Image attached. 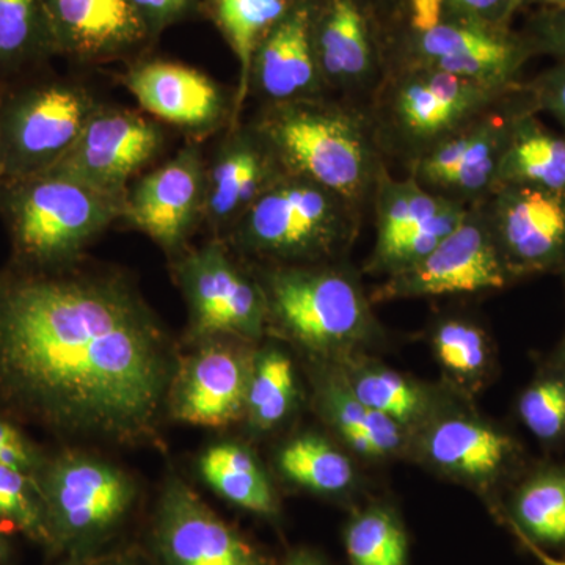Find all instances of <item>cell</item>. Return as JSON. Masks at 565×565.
Returning a JSON list of instances; mask_svg holds the SVG:
<instances>
[{
    "label": "cell",
    "instance_id": "50",
    "mask_svg": "<svg viewBox=\"0 0 565 565\" xmlns=\"http://www.w3.org/2000/svg\"><path fill=\"white\" fill-rule=\"evenodd\" d=\"M85 561L74 559V557H65L61 564L57 565H85Z\"/></svg>",
    "mask_w": 565,
    "mask_h": 565
},
{
    "label": "cell",
    "instance_id": "49",
    "mask_svg": "<svg viewBox=\"0 0 565 565\" xmlns=\"http://www.w3.org/2000/svg\"><path fill=\"white\" fill-rule=\"evenodd\" d=\"M96 565H134V564L129 563V561L121 559V557H117V559L104 561V563L96 564Z\"/></svg>",
    "mask_w": 565,
    "mask_h": 565
},
{
    "label": "cell",
    "instance_id": "20",
    "mask_svg": "<svg viewBox=\"0 0 565 565\" xmlns=\"http://www.w3.org/2000/svg\"><path fill=\"white\" fill-rule=\"evenodd\" d=\"M282 173L280 162L250 122L226 129L206 161L203 223L214 237H225Z\"/></svg>",
    "mask_w": 565,
    "mask_h": 565
},
{
    "label": "cell",
    "instance_id": "8",
    "mask_svg": "<svg viewBox=\"0 0 565 565\" xmlns=\"http://www.w3.org/2000/svg\"><path fill=\"white\" fill-rule=\"evenodd\" d=\"M267 321L313 351H337L362 340L370 307L362 289L341 270L313 264H275L256 277Z\"/></svg>",
    "mask_w": 565,
    "mask_h": 565
},
{
    "label": "cell",
    "instance_id": "33",
    "mask_svg": "<svg viewBox=\"0 0 565 565\" xmlns=\"http://www.w3.org/2000/svg\"><path fill=\"white\" fill-rule=\"evenodd\" d=\"M345 552L352 565H405L407 539L396 516L371 508L353 516L345 527Z\"/></svg>",
    "mask_w": 565,
    "mask_h": 565
},
{
    "label": "cell",
    "instance_id": "4",
    "mask_svg": "<svg viewBox=\"0 0 565 565\" xmlns=\"http://www.w3.org/2000/svg\"><path fill=\"white\" fill-rule=\"evenodd\" d=\"M515 87L493 88L401 61L375 88L373 109L367 115L382 152L403 159L408 169L424 152L484 114Z\"/></svg>",
    "mask_w": 565,
    "mask_h": 565
},
{
    "label": "cell",
    "instance_id": "10",
    "mask_svg": "<svg viewBox=\"0 0 565 565\" xmlns=\"http://www.w3.org/2000/svg\"><path fill=\"white\" fill-rule=\"evenodd\" d=\"M173 273L188 303L193 337L255 340L263 333L267 313L262 286L237 264L222 237L180 253Z\"/></svg>",
    "mask_w": 565,
    "mask_h": 565
},
{
    "label": "cell",
    "instance_id": "34",
    "mask_svg": "<svg viewBox=\"0 0 565 565\" xmlns=\"http://www.w3.org/2000/svg\"><path fill=\"white\" fill-rule=\"evenodd\" d=\"M0 523L51 552L50 526L35 476L0 465Z\"/></svg>",
    "mask_w": 565,
    "mask_h": 565
},
{
    "label": "cell",
    "instance_id": "5",
    "mask_svg": "<svg viewBox=\"0 0 565 565\" xmlns=\"http://www.w3.org/2000/svg\"><path fill=\"white\" fill-rule=\"evenodd\" d=\"M360 215L329 189L282 173L222 239L233 252L273 264H313L355 236Z\"/></svg>",
    "mask_w": 565,
    "mask_h": 565
},
{
    "label": "cell",
    "instance_id": "25",
    "mask_svg": "<svg viewBox=\"0 0 565 565\" xmlns=\"http://www.w3.org/2000/svg\"><path fill=\"white\" fill-rule=\"evenodd\" d=\"M57 55L44 0H0V90Z\"/></svg>",
    "mask_w": 565,
    "mask_h": 565
},
{
    "label": "cell",
    "instance_id": "14",
    "mask_svg": "<svg viewBox=\"0 0 565 565\" xmlns=\"http://www.w3.org/2000/svg\"><path fill=\"white\" fill-rule=\"evenodd\" d=\"M166 147V129L150 115L102 103L76 145L54 169L103 191L126 195L134 178Z\"/></svg>",
    "mask_w": 565,
    "mask_h": 565
},
{
    "label": "cell",
    "instance_id": "31",
    "mask_svg": "<svg viewBox=\"0 0 565 565\" xmlns=\"http://www.w3.org/2000/svg\"><path fill=\"white\" fill-rule=\"evenodd\" d=\"M296 375L291 360L278 349H267L253 362L245 415L258 430L273 429L291 411Z\"/></svg>",
    "mask_w": 565,
    "mask_h": 565
},
{
    "label": "cell",
    "instance_id": "18",
    "mask_svg": "<svg viewBox=\"0 0 565 565\" xmlns=\"http://www.w3.org/2000/svg\"><path fill=\"white\" fill-rule=\"evenodd\" d=\"M154 541L166 565H270L178 478L167 481L159 498Z\"/></svg>",
    "mask_w": 565,
    "mask_h": 565
},
{
    "label": "cell",
    "instance_id": "44",
    "mask_svg": "<svg viewBox=\"0 0 565 565\" xmlns=\"http://www.w3.org/2000/svg\"><path fill=\"white\" fill-rule=\"evenodd\" d=\"M515 535L516 539H519L520 544L525 546L527 552H530L531 555H533L535 559H537L542 565H565V557L552 556L548 552H546V550L541 548V546L533 544L531 541H527V539L523 537V535Z\"/></svg>",
    "mask_w": 565,
    "mask_h": 565
},
{
    "label": "cell",
    "instance_id": "11",
    "mask_svg": "<svg viewBox=\"0 0 565 565\" xmlns=\"http://www.w3.org/2000/svg\"><path fill=\"white\" fill-rule=\"evenodd\" d=\"M534 52L523 33L445 9L433 28L412 31L403 62L445 71L493 88L519 85Z\"/></svg>",
    "mask_w": 565,
    "mask_h": 565
},
{
    "label": "cell",
    "instance_id": "42",
    "mask_svg": "<svg viewBox=\"0 0 565 565\" xmlns=\"http://www.w3.org/2000/svg\"><path fill=\"white\" fill-rule=\"evenodd\" d=\"M446 10L492 24L509 25V0H445Z\"/></svg>",
    "mask_w": 565,
    "mask_h": 565
},
{
    "label": "cell",
    "instance_id": "22",
    "mask_svg": "<svg viewBox=\"0 0 565 565\" xmlns=\"http://www.w3.org/2000/svg\"><path fill=\"white\" fill-rule=\"evenodd\" d=\"M311 39L326 92H375L385 74L363 0H313Z\"/></svg>",
    "mask_w": 565,
    "mask_h": 565
},
{
    "label": "cell",
    "instance_id": "17",
    "mask_svg": "<svg viewBox=\"0 0 565 565\" xmlns=\"http://www.w3.org/2000/svg\"><path fill=\"white\" fill-rule=\"evenodd\" d=\"M122 85L145 114L192 139H203L232 126V96L207 74L184 63H136L122 76Z\"/></svg>",
    "mask_w": 565,
    "mask_h": 565
},
{
    "label": "cell",
    "instance_id": "16",
    "mask_svg": "<svg viewBox=\"0 0 565 565\" xmlns=\"http://www.w3.org/2000/svg\"><path fill=\"white\" fill-rule=\"evenodd\" d=\"M511 277L565 269V196L505 184L482 203Z\"/></svg>",
    "mask_w": 565,
    "mask_h": 565
},
{
    "label": "cell",
    "instance_id": "40",
    "mask_svg": "<svg viewBox=\"0 0 565 565\" xmlns=\"http://www.w3.org/2000/svg\"><path fill=\"white\" fill-rule=\"evenodd\" d=\"M525 84L535 111L555 118L565 132V62H557Z\"/></svg>",
    "mask_w": 565,
    "mask_h": 565
},
{
    "label": "cell",
    "instance_id": "12",
    "mask_svg": "<svg viewBox=\"0 0 565 565\" xmlns=\"http://www.w3.org/2000/svg\"><path fill=\"white\" fill-rule=\"evenodd\" d=\"M511 278L501 258L482 203L418 263L390 275L374 299L446 296L501 289Z\"/></svg>",
    "mask_w": 565,
    "mask_h": 565
},
{
    "label": "cell",
    "instance_id": "46",
    "mask_svg": "<svg viewBox=\"0 0 565 565\" xmlns=\"http://www.w3.org/2000/svg\"><path fill=\"white\" fill-rule=\"evenodd\" d=\"M11 556H13V553H11L10 542L7 541L6 535L0 531V565H9Z\"/></svg>",
    "mask_w": 565,
    "mask_h": 565
},
{
    "label": "cell",
    "instance_id": "36",
    "mask_svg": "<svg viewBox=\"0 0 565 565\" xmlns=\"http://www.w3.org/2000/svg\"><path fill=\"white\" fill-rule=\"evenodd\" d=\"M520 416L541 440H556L565 433V381L546 377L535 382L520 399Z\"/></svg>",
    "mask_w": 565,
    "mask_h": 565
},
{
    "label": "cell",
    "instance_id": "26",
    "mask_svg": "<svg viewBox=\"0 0 565 565\" xmlns=\"http://www.w3.org/2000/svg\"><path fill=\"white\" fill-rule=\"evenodd\" d=\"M294 2L296 0H206L211 20L228 43L239 66L232 126L239 125L244 104L250 95L252 58L256 46Z\"/></svg>",
    "mask_w": 565,
    "mask_h": 565
},
{
    "label": "cell",
    "instance_id": "7",
    "mask_svg": "<svg viewBox=\"0 0 565 565\" xmlns=\"http://www.w3.org/2000/svg\"><path fill=\"white\" fill-rule=\"evenodd\" d=\"M102 106L81 82L33 74L0 90L3 181L47 172L76 145Z\"/></svg>",
    "mask_w": 565,
    "mask_h": 565
},
{
    "label": "cell",
    "instance_id": "48",
    "mask_svg": "<svg viewBox=\"0 0 565 565\" xmlns=\"http://www.w3.org/2000/svg\"><path fill=\"white\" fill-rule=\"evenodd\" d=\"M546 9H565V0H539Z\"/></svg>",
    "mask_w": 565,
    "mask_h": 565
},
{
    "label": "cell",
    "instance_id": "1",
    "mask_svg": "<svg viewBox=\"0 0 565 565\" xmlns=\"http://www.w3.org/2000/svg\"><path fill=\"white\" fill-rule=\"evenodd\" d=\"M178 364L125 274L81 262L0 270V408L52 433L136 445L154 434Z\"/></svg>",
    "mask_w": 565,
    "mask_h": 565
},
{
    "label": "cell",
    "instance_id": "51",
    "mask_svg": "<svg viewBox=\"0 0 565 565\" xmlns=\"http://www.w3.org/2000/svg\"><path fill=\"white\" fill-rule=\"evenodd\" d=\"M3 181V173H2V167H0V182Z\"/></svg>",
    "mask_w": 565,
    "mask_h": 565
},
{
    "label": "cell",
    "instance_id": "47",
    "mask_svg": "<svg viewBox=\"0 0 565 565\" xmlns=\"http://www.w3.org/2000/svg\"><path fill=\"white\" fill-rule=\"evenodd\" d=\"M525 2L526 0H509V20L514 18L516 11L522 9V7L525 6Z\"/></svg>",
    "mask_w": 565,
    "mask_h": 565
},
{
    "label": "cell",
    "instance_id": "9",
    "mask_svg": "<svg viewBox=\"0 0 565 565\" xmlns=\"http://www.w3.org/2000/svg\"><path fill=\"white\" fill-rule=\"evenodd\" d=\"M527 111L535 109L522 82L484 114L424 152L408 167V177L426 191L452 202L468 206L484 203L497 189L512 129Z\"/></svg>",
    "mask_w": 565,
    "mask_h": 565
},
{
    "label": "cell",
    "instance_id": "35",
    "mask_svg": "<svg viewBox=\"0 0 565 565\" xmlns=\"http://www.w3.org/2000/svg\"><path fill=\"white\" fill-rule=\"evenodd\" d=\"M351 393L360 403L390 416L401 426L422 414V394L393 371L374 370L360 374Z\"/></svg>",
    "mask_w": 565,
    "mask_h": 565
},
{
    "label": "cell",
    "instance_id": "30",
    "mask_svg": "<svg viewBox=\"0 0 565 565\" xmlns=\"http://www.w3.org/2000/svg\"><path fill=\"white\" fill-rule=\"evenodd\" d=\"M278 465L289 481L319 493L343 492L353 479L348 457L316 435L289 441L278 456Z\"/></svg>",
    "mask_w": 565,
    "mask_h": 565
},
{
    "label": "cell",
    "instance_id": "39",
    "mask_svg": "<svg viewBox=\"0 0 565 565\" xmlns=\"http://www.w3.org/2000/svg\"><path fill=\"white\" fill-rule=\"evenodd\" d=\"M46 457L22 434L9 416L0 415V465L32 476L39 473Z\"/></svg>",
    "mask_w": 565,
    "mask_h": 565
},
{
    "label": "cell",
    "instance_id": "45",
    "mask_svg": "<svg viewBox=\"0 0 565 565\" xmlns=\"http://www.w3.org/2000/svg\"><path fill=\"white\" fill-rule=\"evenodd\" d=\"M282 565H326L322 559H319L318 556L313 555V553L305 552V550H299V552L292 553L291 556L286 559V563Z\"/></svg>",
    "mask_w": 565,
    "mask_h": 565
},
{
    "label": "cell",
    "instance_id": "29",
    "mask_svg": "<svg viewBox=\"0 0 565 565\" xmlns=\"http://www.w3.org/2000/svg\"><path fill=\"white\" fill-rule=\"evenodd\" d=\"M509 527L541 548H565V473L546 471L520 487Z\"/></svg>",
    "mask_w": 565,
    "mask_h": 565
},
{
    "label": "cell",
    "instance_id": "41",
    "mask_svg": "<svg viewBox=\"0 0 565 565\" xmlns=\"http://www.w3.org/2000/svg\"><path fill=\"white\" fill-rule=\"evenodd\" d=\"M196 2L199 0H132L154 39L185 17Z\"/></svg>",
    "mask_w": 565,
    "mask_h": 565
},
{
    "label": "cell",
    "instance_id": "2",
    "mask_svg": "<svg viewBox=\"0 0 565 565\" xmlns=\"http://www.w3.org/2000/svg\"><path fill=\"white\" fill-rule=\"evenodd\" d=\"M250 125L286 173L329 189L360 212L373 203L386 167L366 111L322 95L264 104Z\"/></svg>",
    "mask_w": 565,
    "mask_h": 565
},
{
    "label": "cell",
    "instance_id": "24",
    "mask_svg": "<svg viewBox=\"0 0 565 565\" xmlns=\"http://www.w3.org/2000/svg\"><path fill=\"white\" fill-rule=\"evenodd\" d=\"M530 185L565 196V132L527 111L516 120L498 172L497 188Z\"/></svg>",
    "mask_w": 565,
    "mask_h": 565
},
{
    "label": "cell",
    "instance_id": "15",
    "mask_svg": "<svg viewBox=\"0 0 565 565\" xmlns=\"http://www.w3.org/2000/svg\"><path fill=\"white\" fill-rule=\"evenodd\" d=\"M206 159L195 140L172 159L132 181L126 192V221L159 247L180 255L203 223Z\"/></svg>",
    "mask_w": 565,
    "mask_h": 565
},
{
    "label": "cell",
    "instance_id": "13",
    "mask_svg": "<svg viewBox=\"0 0 565 565\" xmlns=\"http://www.w3.org/2000/svg\"><path fill=\"white\" fill-rule=\"evenodd\" d=\"M375 247L371 267L393 275L418 263L465 221L471 206L426 191L412 177L388 170L375 189Z\"/></svg>",
    "mask_w": 565,
    "mask_h": 565
},
{
    "label": "cell",
    "instance_id": "3",
    "mask_svg": "<svg viewBox=\"0 0 565 565\" xmlns=\"http://www.w3.org/2000/svg\"><path fill=\"white\" fill-rule=\"evenodd\" d=\"M125 199L58 169L0 182L11 264L51 270L81 262L85 248L121 221Z\"/></svg>",
    "mask_w": 565,
    "mask_h": 565
},
{
    "label": "cell",
    "instance_id": "32",
    "mask_svg": "<svg viewBox=\"0 0 565 565\" xmlns=\"http://www.w3.org/2000/svg\"><path fill=\"white\" fill-rule=\"evenodd\" d=\"M327 396L330 415L349 445L364 456H384L403 444L401 424L360 403L351 390L333 386Z\"/></svg>",
    "mask_w": 565,
    "mask_h": 565
},
{
    "label": "cell",
    "instance_id": "27",
    "mask_svg": "<svg viewBox=\"0 0 565 565\" xmlns=\"http://www.w3.org/2000/svg\"><path fill=\"white\" fill-rule=\"evenodd\" d=\"M511 451V441L503 434L462 418L437 424L427 440V452L435 463L470 478L497 475Z\"/></svg>",
    "mask_w": 565,
    "mask_h": 565
},
{
    "label": "cell",
    "instance_id": "19",
    "mask_svg": "<svg viewBox=\"0 0 565 565\" xmlns=\"http://www.w3.org/2000/svg\"><path fill=\"white\" fill-rule=\"evenodd\" d=\"M225 337L206 338L178 364L167 408L178 422L225 427L245 415L253 363Z\"/></svg>",
    "mask_w": 565,
    "mask_h": 565
},
{
    "label": "cell",
    "instance_id": "6",
    "mask_svg": "<svg viewBox=\"0 0 565 565\" xmlns=\"http://www.w3.org/2000/svg\"><path fill=\"white\" fill-rule=\"evenodd\" d=\"M51 553L85 561L106 544L136 504V481L117 465L82 451L44 460L35 476Z\"/></svg>",
    "mask_w": 565,
    "mask_h": 565
},
{
    "label": "cell",
    "instance_id": "28",
    "mask_svg": "<svg viewBox=\"0 0 565 565\" xmlns=\"http://www.w3.org/2000/svg\"><path fill=\"white\" fill-rule=\"evenodd\" d=\"M200 473L221 497L259 515L277 512L273 487L255 457L234 444L211 446L200 459Z\"/></svg>",
    "mask_w": 565,
    "mask_h": 565
},
{
    "label": "cell",
    "instance_id": "21",
    "mask_svg": "<svg viewBox=\"0 0 565 565\" xmlns=\"http://www.w3.org/2000/svg\"><path fill=\"white\" fill-rule=\"evenodd\" d=\"M57 55L82 65L134 57L154 40L132 0H44Z\"/></svg>",
    "mask_w": 565,
    "mask_h": 565
},
{
    "label": "cell",
    "instance_id": "23",
    "mask_svg": "<svg viewBox=\"0 0 565 565\" xmlns=\"http://www.w3.org/2000/svg\"><path fill=\"white\" fill-rule=\"evenodd\" d=\"M311 13L313 0H296L256 46L250 93L264 104L327 95L311 39Z\"/></svg>",
    "mask_w": 565,
    "mask_h": 565
},
{
    "label": "cell",
    "instance_id": "37",
    "mask_svg": "<svg viewBox=\"0 0 565 565\" xmlns=\"http://www.w3.org/2000/svg\"><path fill=\"white\" fill-rule=\"evenodd\" d=\"M438 360L452 373L473 375L484 367L486 337L478 327L462 321H448L434 334Z\"/></svg>",
    "mask_w": 565,
    "mask_h": 565
},
{
    "label": "cell",
    "instance_id": "38",
    "mask_svg": "<svg viewBox=\"0 0 565 565\" xmlns=\"http://www.w3.org/2000/svg\"><path fill=\"white\" fill-rule=\"evenodd\" d=\"M523 35L534 55H552L556 62H565V9L542 7L527 22Z\"/></svg>",
    "mask_w": 565,
    "mask_h": 565
},
{
    "label": "cell",
    "instance_id": "43",
    "mask_svg": "<svg viewBox=\"0 0 565 565\" xmlns=\"http://www.w3.org/2000/svg\"><path fill=\"white\" fill-rule=\"evenodd\" d=\"M412 31L433 28L445 14V0H411Z\"/></svg>",
    "mask_w": 565,
    "mask_h": 565
}]
</instances>
